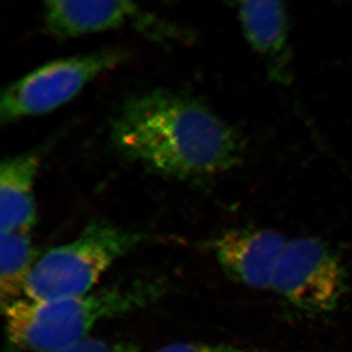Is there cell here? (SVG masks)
<instances>
[{"label":"cell","mask_w":352,"mask_h":352,"mask_svg":"<svg viewBox=\"0 0 352 352\" xmlns=\"http://www.w3.org/2000/svg\"><path fill=\"white\" fill-rule=\"evenodd\" d=\"M111 139L126 159L180 180L212 179L240 166L247 152L239 129L198 99L163 88L127 99Z\"/></svg>","instance_id":"1"},{"label":"cell","mask_w":352,"mask_h":352,"mask_svg":"<svg viewBox=\"0 0 352 352\" xmlns=\"http://www.w3.org/2000/svg\"><path fill=\"white\" fill-rule=\"evenodd\" d=\"M162 289L155 282L139 281L64 300L21 298L3 307L7 342L17 351H63L87 339L98 322L148 305Z\"/></svg>","instance_id":"2"},{"label":"cell","mask_w":352,"mask_h":352,"mask_svg":"<svg viewBox=\"0 0 352 352\" xmlns=\"http://www.w3.org/2000/svg\"><path fill=\"white\" fill-rule=\"evenodd\" d=\"M144 240L143 234L94 220L75 240L36 261L25 285V298L48 302L87 295L117 259Z\"/></svg>","instance_id":"3"},{"label":"cell","mask_w":352,"mask_h":352,"mask_svg":"<svg viewBox=\"0 0 352 352\" xmlns=\"http://www.w3.org/2000/svg\"><path fill=\"white\" fill-rule=\"evenodd\" d=\"M129 56L126 50L105 48L38 67L2 91L0 122L6 126L61 107L85 85L124 63Z\"/></svg>","instance_id":"4"},{"label":"cell","mask_w":352,"mask_h":352,"mask_svg":"<svg viewBox=\"0 0 352 352\" xmlns=\"http://www.w3.org/2000/svg\"><path fill=\"white\" fill-rule=\"evenodd\" d=\"M271 287L296 307L332 311L346 289V273L327 245L314 238H296L285 245Z\"/></svg>","instance_id":"5"},{"label":"cell","mask_w":352,"mask_h":352,"mask_svg":"<svg viewBox=\"0 0 352 352\" xmlns=\"http://www.w3.org/2000/svg\"><path fill=\"white\" fill-rule=\"evenodd\" d=\"M44 25L58 38L129 27L156 41H179L184 32L131 1H47Z\"/></svg>","instance_id":"6"},{"label":"cell","mask_w":352,"mask_h":352,"mask_svg":"<svg viewBox=\"0 0 352 352\" xmlns=\"http://www.w3.org/2000/svg\"><path fill=\"white\" fill-rule=\"evenodd\" d=\"M286 243L276 231L236 229L214 241V252L233 281L249 288L264 289L271 286L273 271Z\"/></svg>","instance_id":"7"},{"label":"cell","mask_w":352,"mask_h":352,"mask_svg":"<svg viewBox=\"0 0 352 352\" xmlns=\"http://www.w3.org/2000/svg\"><path fill=\"white\" fill-rule=\"evenodd\" d=\"M238 18L245 39L265 64L268 78L280 85L293 80L289 16L282 1H241Z\"/></svg>","instance_id":"8"},{"label":"cell","mask_w":352,"mask_h":352,"mask_svg":"<svg viewBox=\"0 0 352 352\" xmlns=\"http://www.w3.org/2000/svg\"><path fill=\"white\" fill-rule=\"evenodd\" d=\"M41 149L4 160L0 166L1 233L30 234L36 223L34 184L41 166Z\"/></svg>","instance_id":"9"},{"label":"cell","mask_w":352,"mask_h":352,"mask_svg":"<svg viewBox=\"0 0 352 352\" xmlns=\"http://www.w3.org/2000/svg\"><path fill=\"white\" fill-rule=\"evenodd\" d=\"M29 234L1 233L0 298L2 308L25 296V285L36 261Z\"/></svg>","instance_id":"10"},{"label":"cell","mask_w":352,"mask_h":352,"mask_svg":"<svg viewBox=\"0 0 352 352\" xmlns=\"http://www.w3.org/2000/svg\"><path fill=\"white\" fill-rule=\"evenodd\" d=\"M59 352H139L138 347L126 342H107L97 339H87L76 342Z\"/></svg>","instance_id":"11"},{"label":"cell","mask_w":352,"mask_h":352,"mask_svg":"<svg viewBox=\"0 0 352 352\" xmlns=\"http://www.w3.org/2000/svg\"><path fill=\"white\" fill-rule=\"evenodd\" d=\"M154 352H245L242 349L221 344H198V342H175L161 347Z\"/></svg>","instance_id":"12"}]
</instances>
